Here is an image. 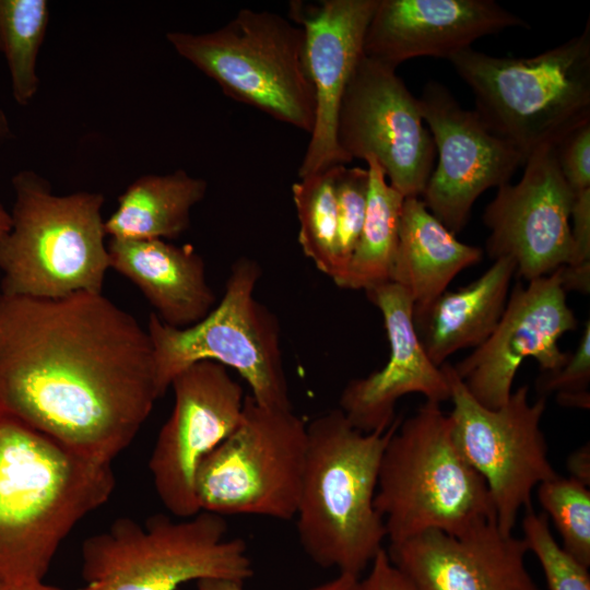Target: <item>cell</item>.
<instances>
[{
    "label": "cell",
    "mask_w": 590,
    "mask_h": 590,
    "mask_svg": "<svg viewBox=\"0 0 590 590\" xmlns=\"http://www.w3.org/2000/svg\"><path fill=\"white\" fill-rule=\"evenodd\" d=\"M160 398L148 330L103 293L0 292V414L111 464Z\"/></svg>",
    "instance_id": "6da1fadb"
},
{
    "label": "cell",
    "mask_w": 590,
    "mask_h": 590,
    "mask_svg": "<svg viewBox=\"0 0 590 590\" xmlns=\"http://www.w3.org/2000/svg\"><path fill=\"white\" fill-rule=\"evenodd\" d=\"M115 485L110 463L0 414V583L44 580L61 543Z\"/></svg>",
    "instance_id": "7a4b0ae2"
},
{
    "label": "cell",
    "mask_w": 590,
    "mask_h": 590,
    "mask_svg": "<svg viewBox=\"0 0 590 590\" xmlns=\"http://www.w3.org/2000/svg\"><path fill=\"white\" fill-rule=\"evenodd\" d=\"M401 420L363 433L333 409L307 424L295 518L299 543L318 566L359 577L384 548L387 531L374 499L382 452Z\"/></svg>",
    "instance_id": "3957f363"
},
{
    "label": "cell",
    "mask_w": 590,
    "mask_h": 590,
    "mask_svg": "<svg viewBox=\"0 0 590 590\" xmlns=\"http://www.w3.org/2000/svg\"><path fill=\"white\" fill-rule=\"evenodd\" d=\"M374 505L390 544L430 530L458 535L495 519L485 481L458 450L449 414L433 401L401 420L388 440Z\"/></svg>",
    "instance_id": "277c9868"
},
{
    "label": "cell",
    "mask_w": 590,
    "mask_h": 590,
    "mask_svg": "<svg viewBox=\"0 0 590 590\" xmlns=\"http://www.w3.org/2000/svg\"><path fill=\"white\" fill-rule=\"evenodd\" d=\"M475 98V111L527 157L590 122V21L565 43L532 57L464 49L449 59Z\"/></svg>",
    "instance_id": "5b68a950"
},
{
    "label": "cell",
    "mask_w": 590,
    "mask_h": 590,
    "mask_svg": "<svg viewBox=\"0 0 590 590\" xmlns=\"http://www.w3.org/2000/svg\"><path fill=\"white\" fill-rule=\"evenodd\" d=\"M12 227L0 246V292L58 298L102 294L109 266L98 192L52 193L49 181L24 169L12 178Z\"/></svg>",
    "instance_id": "8992f818"
},
{
    "label": "cell",
    "mask_w": 590,
    "mask_h": 590,
    "mask_svg": "<svg viewBox=\"0 0 590 590\" xmlns=\"http://www.w3.org/2000/svg\"><path fill=\"white\" fill-rule=\"evenodd\" d=\"M223 516L201 510L174 520L150 516L143 524L117 518L81 547L79 590H177L189 581L253 576L245 541L226 538Z\"/></svg>",
    "instance_id": "52a82bcc"
},
{
    "label": "cell",
    "mask_w": 590,
    "mask_h": 590,
    "mask_svg": "<svg viewBox=\"0 0 590 590\" xmlns=\"http://www.w3.org/2000/svg\"><path fill=\"white\" fill-rule=\"evenodd\" d=\"M166 39L227 96L310 134L316 102L300 26L241 9L215 31L168 32Z\"/></svg>",
    "instance_id": "ba28073f"
},
{
    "label": "cell",
    "mask_w": 590,
    "mask_h": 590,
    "mask_svg": "<svg viewBox=\"0 0 590 590\" xmlns=\"http://www.w3.org/2000/svg\"><path fill=\"white\" fill-rule=\"evenodd\" d=\"M260 264L240 257L232 266L221 300L199 322L182 329L155 312L148 321L161 397L186 367L212 361L235 369L259 404L292 409L276 316L255 297Z\"/></svg>",
    "instance_id": "9c48e42d"
},
{
    "label": "cell",
    "mask_w": 590,
    "mask_h": 590,
    "mask_svg": "<svg viewBox=\"0 0 590 590\" xmlns=\"http://www.w3.org/2000/svg\"><path fill=\"white\" fill-rule=\"evenodd\" d=\"M307 452V424L293 412L246 396L237 427L201 462L200 510L295 518Z\"/></svg>",
    "instance_id": "30bf717a"
},
{
    "label": "cell",
    "mask_w": 590,
    "mask_h": 590,
    "mask_svg": "<svg viewBox=\"0 0 590 590\" xmlns=\"http://www.w3.org/2000/svg\"><path fill=\"white\" fill-rule=\"evenodd\" d=\"M440 367L450 387L455 444L485 481L497 527L512 533L519 512L532 506L533 489L558 475L541 429L546 399L530 402L529 386L523 385L500 408L487 409L471 396L452 365Z\"/></svg>",
    "instance_id": "8fae6325"
},
{
    "label": "cell",
    "mask_w": 590,
    "mask_h": 590,
    "mask_svg": "<svg viewBox=\"0 0 590 590\" xmlns=\"http://www.w3.org/2000/svg\"><path fill=\"white\" fill-rule=\"evenodd\" d=\"M337 142L344 156L374 157L402 196H422L436 149L421 105L396 68L362 56L343 94Z\"/></svg>",
    "instance_id": "7c38bea8"
},
{
    "label": "cell",
    "mask_w": 590,
    "mask_h": 590,
    "mask_svg": "<svg viewBox=\"0 0 590 590\" xmlns=\"http://www.w3.org/2000/svg\"><path fill=\"white\" fill-rule=\"evenodd\" d=\"M174 406L149 459L155 492L166 510L188 518L200 510L196 476L201 462L240 422L244 390L212 361L182 369L172 381Z\"/></svg>",
    "instance_id": "4fadbf2b"
},
{
    "label": "cell",
    "mask_w": 590,
    "mask_h": 590,
    "mask_svg": "<svg viewBox=\"0 0 590 590\" xmlns=\"http://www.w3.org/2000/svg\"><path fill=\"white\" fill-rule=\"evenodd\" d=\"M418 102L438 158L421 199L456 235L476 199L509 182L526 157L494 133L475 110L462 108L440 83L427 82Z\"/></svg>",
    "instance_id": "5bb4252c"
},
{
    "label": "cell",
    "mask_w": 590,
    "mask_h": 590,
    "mask_svg": "<svg viewBox=\"0 0 590 590\" xmlns=\"http://www.w3.org/2000/svg\"><path fill=\"white\" fill-rule=\"evenodd\" d=\"M560 268L526 286L518 282L491 335L452 365L467 390L483 406L495 410L508 400L524 358H534L542 371L555 370L567 361L568 354L559 349L558 341L575 330L577 319L567 304Z\"/></svg>",
    "instance_id": "9a60e30c"
},
{
    "label": "cell",
    "mask_w": 590,
    "mask_h": 590,
    "mask_svg": "<svg viewBox=\"0 0 590 590\" xmlns=\"http://www.w3.org/2000/svg\"><path fill=\"white\" fill-rule=\"evenodd\" d=\"M517 184L498 187L483 222L492 259L511 258L526 281L566 266L573 252L570 214L575 191L565 180L554 145L534 150Z\"/></svg>",
    "instance_id": "2e32d148"
},
{
    "label": "cell",
    "mask_w": 590,
    "mask_h": 590,
    "mask_svg": "<svg viewBox=\"0 0 590 590\" xmlns=\"http://www.w3.org/2000/svg\"><path fill=\"white\" fill-rule=\"evenodd\" d=\"M378 0L292 2L290 16L305 33V52L315 92L310 140L298 177L346 165L337 142V120L343 94L362 58L365 32Z\"/></svg>",
    "instance_id": "e0dca14e"
},
{
    "label": "cell",
    "mask_w": 590,
    "mask_h": 590,
    "mask_svg": "<svg viewBox=\"0 0 590 590\" xmlns=\"http://www.w3.org/2000/svg\"><path fill=\"white\" fill-rule=\"evenodd\" d=\"M528 552L495 519L458 535L426 531L387 550L416 590H541L527 568Z\"/></svg>",
    "instance_id": "ac0fdd59"
},
{
    "label": "cell",
    "mask_w": 590,
    "mask_h": 590,
    "mask_svg": "<svg viewBox=\"0 0 590 590\" xmlns=\"http://www.w3.org/2000/svg\"><path fill=\"white\" fill-rule=\"evenodd\" d=\"M366 292L381 312L390 353L386 365L366 377L346 384L339 409L363 433L385 432L396 420L398 400L421 393L426 401L450 400V387L439 366L427 356L415 330L414 303L408 292L387 282Z\"/></svg>",
    "instance_id": "d6986e66"
},
{
    "label": "cell",
    "mask_w": 590,
    "mask_h": 590,
    "mask_svg": "<svg viewBox=\"0 0 590 590\" xmlns=\"http://www.w3.org/2000/svg\"><path fill=\"white\" fill-rule=\"evenodd\" d=\"M527 22L492 0H378L364 56L397 67L409 59H450L476 39Z\"/></svg>",
    "instance_id": "ffe728a7"
},
{
    "label": "cell",
    "mask_w": 590,
    "mask_h": 590,
    "mask_svg": "<svg viewBox=\"0 0 590 590\" xmlns=\"http://www.w3.org/2000/svg\"><path fill=\"white\" fill-rule=\"evenodd\" d=\"M110 269L130 280L167 326L182 329L201 321L216 305L202 257L191 245L165 239L110 238Z\"/></svg>",
    "instance_id": "44dd1931"
},
{
    "label": "cell",
    "mask_w": 590,
    "mask_h": 590,
    "mask_svg": "<svg viewBox=\"0 0 590 590\" xmlns=\"http://www.w3.org/2000/svg\"><path fill=\"white\" fill-rule=\"evenodd\" d=\"M516 270L511 258H497L469 285L446 291L428 307L413 312L417 337L436 366L460 350L477 347L491 335L506 307Z\"/></svg>",
    "instance_id": "7402d4cb"
},
{
    "label": "cell",
    "mask_w": 590,
    "mask_h": 590,
    "mask_svg": "<svg viewBox=\"0 0 590 590\" xmlns=\"http://www.w3.org/2000/svg\"><path fill=\"white\" fill-rule=\"evenodd\" d=\"M482 257L481 248L457 239L420 197L404 198L390 282L408 292L413 312L428 307L462 270Z\"/></svg>",
    "instance_id": "603a6c76"
},
{
    "label": "cell",
    "mask_w": 590,
    "mask_h": 590,
    "mask_svg": "<svg viewBox=\"0 0 590 590\" xmlns=\"http://www.w3.org/2000/svg\"><path fill=\"white\" fill-rule=\"evenodd\" d=\"M204 179L182 169L132 181L105 221L110 238L174 239L189 228L192 208L205 196Z\"/></svg>",
    "instance_id": "cb8c5ba5"
},
{
    "label": "cell",
    "mask_w": 590,
    "mask_h": 590,
    "mask_svg": "<svg viewBox=\"0 0 590 590\" xmlns=\"http://www.w3.org/2000/svg\"><path fill=\"white\" fill-rule=\"evenodd\" d=\"M364 161L369 176L365 219L346 272L338 286L367 291L390 282L405 197L390 186L374 157L368 156Z\"/></svg>",
    "instance_id": "d4e9b609"
},
{
    "label": "cell",
    "mask_w": 590,
    "mask_h": 590,
    "mask_svg": "<svg viewBox=\"0 0 590 590\" xmlns=\"http://www.w3.org/2000/svg\"><path fill=\"white\" fill-rule=\"evenodd\" d=\"M45 0H0V51L11 80L14 101L25 106L39 86L37 57L49 24Z\"/></svg>",
    "instance_id": "484cf974"
},
{
    "label": "cell",
    "mask_w": 590,
    "mask_h": 590,
    "mask_svg": "<svg viewBox=\"0 0 590 590\" xmlns=\"http://www.w3.org/2000/svg\"><path fill=\"white\" fill-rule=\"evenodd\" d=\"M339 166L300 177L292 186L302 250L333 282L340 275L334 192Z\"/></svg>",
    "instance_id": "4316f807"
},
{
    "label": "cell",
    "mask_w": 590,
    "mask_h": 590,
    "mask_svg": "<svg viewBox=\"0 0 590 590\" xmlns=\"http://www.w3.org/2000/svg\"><path fill=\"white\" fill-rule=\"evenodd\" d=\"M538 500L560 534L563 550L590 567V489L568 476L557 475L538 485Z\"/></svg>",
    "instance_id": "83f0119b"
},
{
    "label": "cell",
    "mask_w": 590,
    "mask_h": 590,
    "mask_svg": "<svg viewBox=\"0 0 590 590\" xmlns=\"http://www.w3.org/2000/svg\"><path fill=\"white\" fill-rule=\"evenodd\" d=\"M523 510L522 539L540 563L548 590H590L589 568L557 543L547 516L535 512L532 506Z\"/></svg>",
    "instance_id": "f1b7e54d"
},
{
    "label": "cell",
    "mask_w": 590,
    "mask_h": 590,
    "mask_svg": "<svg viewBox=\"0 0 590 590\" xmlns=\"http://www.w3.org/2000/svg\"><path fill=\"white\" fill-rule=\"evenodd\" d=\"M368 184L367 167L339 166L334 182L340 262V275L334 282L337 285L346 272L363 227Z\"/></svg>",
    "instance_id": "f546056e"
},
{
    "label": "cell",
    "mask_w": 590,
    "mask_h": 590,
    "mask_svg": "<svg viewBox=\"0 0 590 590\" xmlns=\"http://www.w3.org/2000/svg\"><path fill=\"white\" fill-rule=\"evenodd\" d=\"M590 321L585 323L577 349L568 354L563 366L552 371H542L536 379V391L541 398L554 393L556 401L570 408H590Z\"/></svg>",
    "instance_id": "4dcf8cb0"
},
{
    "label": "cell",
    "mask_w": 590,
    "mask_h": 590,
    "mask_svg": "<svg viewBox=\"0 0 590 590\" xmlns=\"http://www.w3.org/2000/svg\"><path fill=\"white\" fill-rule=\"evenodd\" d=\"M570 219L573 252L560 268L565 291L590 292V188L575 193Z\"/></svg>",
    "instance_id": "1f68e13d"
},
{
    "label": "cell",
    "mask_w": 590,
    "mask_h": 590,
    "mask_svg": "<svg viewBox=\"0 0 590 590\" xmlns=\"http://www.w3.org/2000/svg\"><path fill=\"white\" fill-rule=\"evenodd\" d=\"M560 172L575 192L590 188V122L566 135L556 146Z\"/></svg>",
    "instance_id": "d6a6232c"
},
{
    "label": "cell",
    "mask_w": 590,
    "mask_h": 590,
    "mask_svg": "<svg viewBox=\"0 0 590 590\" xmlns=\"http://www.w3.org/2000/svg\"><path fill=\"white\" fill-rule=\"evenodd\" d=\"M361 590H416L412 582L392 564L387 550L382 548L369 565Z\"/></svg>",
    "instance_id": "836d02e7"
},
{
    "label": "cell",
    "mask_w": 590,
    "mask_h": 590,
    "mask_svg": "<svg viewBox=\"0 0 590 590\" xmlns=\"http://www.w3.org/2000/svg\"><path fill=\"white\" fill-rule=\"evenodd\" d=\"M569 476L590 486V446L586 444L571 452L566 462Z\"/></svg>",
    "instance_id": "e575fe53"
},
{
    "label": "cell",
    "mask_w": 590,
    "mask_h": 590,
    "mask_svg": "<svg viewBox=\"0 0 590 590\" xmlns=\"http://www.w3.org/2000/svg\"><path fill=\"white\" fill-rule=\"evenodd\" d=\"M310 590H361L358 576L339 574L335 578L312 587Z\"/></svg>",
    "instance_id": "d590c367"
},
{
    "label": "cell",
    "mask_w": 590,
    "mask_h": 590,
    "mask_svg": "<svg viewBox=\"0 0 590 590\" xmlns=\"http://www.w3.org/2000/svg\"><path fill=\"white\" fill-rule=\"evenodd\" d=\"M197 590H245L244 582L229 579H204L197 582Z\"/></svg>",
    "instance_id": "8d00e7d4"
},
{
    "label": "cell",
    "mask_w": 590,
    "mask_h": 590,
    "mask_svg": "<svg viewBox=\"0 0 590 590\" xmlns=\"http://www.w3.org/2000/svg\"><path fill=\"white\" fill-rule=\"evenodd\" d=\"M0 590H64L48 583L44 580H31L20 582H3L0 583Z\"/></svg>",
    "instance_id": "74e56055"
},
{
    "label": "cell",
    "mask_w": 590,
    "mask_h": 590,
    "mask_svg": "<svg viewBox=\"0 0 590 590\" xmlns=\"http://www.w3.org/2000/svg\"><path fill=\"white\" fill-rule=\"evenodd\" d=\"M12 227V217L4 206L0 203V246Z\"/></svg>",
    "instance_id": "f35d334b"
},
{
    "label": "cell",
    "mask_w": 590,
    "mask_h": 590,
    "mask_svg": "<svg viewBox=\"0 0 590 590\" xmlns=\"http://www.w3.org/2000/svg\"><path fill=\"white\" fill-rule=\"evenodd\" d=\"M12 137L9 119L0 106V144Z\"/></svg>",
    "instance_id": "ab89813d"
}]
</instances>
